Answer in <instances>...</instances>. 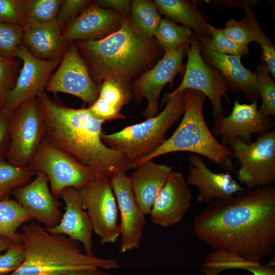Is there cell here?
Instances as JSON below:
<instances>
[{
    "instance_id": "obj_42",
    "label": "cell",
    "mask_w": 275,
    "mask_h": 275,
    "mask_svg": "<svg viewBox=\"0 0 275 275\" xmlns=\"http://www.w3.org/2000/svg\"><path fill=\"white\" fill-rule=\"evenodd\" d=\"M12 113L3 108L0 109V161L6 159L8 152Z\"/></svg>"
},
{
    "instance_id": "obj_40",
    "label": "cell",
    "mask_w": 275,
    "mask_h": 275,
    "mask_svg": "<svg viewBox=\"0 0 275 275\" xmlns=\"http://www.w3.org/2000/svg\"><path fill=\"white\" fill-rule=\"evenodd\" d=\"M25 257L21 242L15 243L5 253L0 252V275H8L22 263Z\"/></svg>"
},
{
    "instance_id": "obj_10",
    "label": "cell",
    "mask_w": 275,
    "mask_h": 275,
    "mask_svg": "<svg viewBox=\"0 0 275 275\" xmlns=\"http://www.w3.org/2000/svg\"><path fill=\"white\" fill-rule=\"evenodd\" d=\"M186 49L187 61L182 80L174 91L166 93L160 106L178 92L187 89L195 90L208 97L212 106L213 116L216 118L223 111L222 98L224 97L227 102H230L226 80L217 69L203 60L201 54V46L196 35Z\"/></svg>"
},
{
    "instance_id": "obj_6",
    "label": "cell",
    "mask_w": 275,
    "mask_h": 275,
    "mask_svg": "<svg viewBox=\"0 0 275 275\" xmlns=\"http://www.w3.org/2000/svg\"><path fill=\"white\" fill-rule=\"evenodd\" d=\"M166 103L164 108L154 117L127 126L116 132H102V141L109 148L127 155L132 161L133 168L139 161L164 143L168 129L183 115L185 107L184 91L177 93Z\"/></svg>"
},
{
    "instance_id": "obj_24",
    "label": "cell",
    "mask_w": 275,
    "mask_h": 275,
    "mask_svg": "<svg viewBox=\"0 0 275 275\" xmlns=\"http://www.w3.org/2000/svg\"><path fill=\"white\" fill-rule=\"evenodd\" d=\"M22 43L35 57L44 60L62 59L70 43L64 39L62 28L56 20L26 25Z\"/></svg>"
},
{
    "instance_id": "obj_9",
    "label": "cell",
    "mask_w": 275,
    "mask_h": 275,
    "mask_svg": "<svg viewBox=\"0 0 275 275\" xmlns=\"http://www.w3.org/2000/svg\"><path fill=\"white\" fill-rule=\"evenodd\" d=\"M239 161V181L249 189L275 182V130L258 136L254 142L236 138L229 145Z\"/></svg>"
},
{
    "instance_id": "obj_35",
    "label": "cell",
    "mask_w": 275,
    "mask_h": 275,
    "mask_svg": "<svg viewBox=\"0 0 275 275\" xmlns=\"http://www.w3.org/2000/svg\"><path fill=\"white\" fill-rule=\"evenodd\" d=\"M246 18L253 28L258 42L262 51V58L269 72L275 77V47L265 35L257 21L256 15L250 7H244Z\"/></svg>"
},
{
    "instance_id": "obj_32",
    "label": "cell",
    "mask_w": 275,
    "mask_h": 275,
    "mask_svg": "<svg viewBox=\"0 0 275 275\" xmlns=\"http://www.w3.org/2000/svg\"><path fill=\"white\" fill-rule=\"evenodd\" d=\"M62 0H22L26 25L56 20Z\"/></svg>"
},
{
    "instance_id": "obj_38",
    "label": "cell",
    "mask_w": 275,
    "mask_h": 275,
    "mask_svg": "<svg viewBox=\"0 0 275 275\" xmlns=\"http://www.w3.org/2000/svg\"><path fill=\"white\" fill-rule=\"evenodd\" d=\"M0 22L26 26L22 0H0Z\"/></svg>"
},
{
    "instance_id": "obj_18",
    "label": "cell",
    "mask_w": 275,
    "mask_h": 275,
    "mask_svg": "<svg viewBox=\"0 0 275 275\" xmlns=\"http://www.w3.org/2000/svg\"><path fill=\"white\" fill-rule=\"evenodd\" d=\"M35 176L30 183L16 187L12 195L32 219L43 224L46 229H51L62 219L59 202L49 189L47 176L41 173Z\"/></svg>"
},
{
    "instance_id": "obj_11",
    "label": "cell",
    "mask_w": 275,
    "mask_h": 275,
    "mask_svg": "<svg viewBox=\"0 0 275 275\" xmlns=\"http://www.w3.org/2000/svg\"><path fill=\"white\" fill-rule=\"evenodd\" d=\"M80 192L84 209L87 210L100 244L115 242L120 236L119 209L110 179L96 177Z\"/></svg>"
},
{
    "instance_id": "obj_44",
    "label": "cell",
    "mask_w": 275,
    "mask_h": 275,
    "mask_svg": "<svg viewBox=\"0 0 275 275\" xmlns=\"http://www.w3.org/2000/svg\"><path fill=\"white\" fill-rule=\"evenodd\" d=\"M15 243L12 240L0 235V252L7 250Z\"/></svg>"
},
{
    "instance_id": "obj_3",
    "label": "cell",
    "mask_w": 275,
    "mask_h": 275,
    "mask_svg": "<svg viewBox=\"0 0 275 275\" xmlns=\"http://www.w3.org/2000/svg\"><path fill=\"white\" fill-rule=\"evenodd\" d=\"M93 81L100 86L113 80L130 85L151 68L162 54L154 38L143 36L125 17L120 28L97 41H77L75 43Z\"/></svg>"
},
{
    "instance_id": "obj_28",
    "label": "cell",
    "mask_w": 275,
    "mask_h": 275,
    "mask_svg": "<svg viewBox=\"0 0 275 275\" xmlns=\"http://www.w3.org/2000/svg\"><path fill=\"white\" fill-rule=\"evenodd\" d=\"M130 20L145 37H154L161 20L155 3L149 0L131 1Z\"/></svg>"
},
{
    "instance_id": "obj_15",
    "label": "cell",
    "mask_w": 275,
    "mask_h": 275,
    "mask_svg": "<svg viewBox=\"0 0 275 275\" xmlns=\"http://www.w3.org/2000/svg\"><path fill=\"white\" fill-rule=\"evenodd\" d=\"M110 181L121 214L119 251L122 254L140 248L146 225V215L135 201L130 177L121 173Z\"/></svg>"
},
{
    "instance_id": "obj_37",
    "label": "cell",
    "mask_w": 275,
    "mask_h": 275,
    "mask_svg": "<svg viewBox=\"0 0 275 275\" xmlns=\"http://www.w3.org/2000/svg\"><path fill=\"white\" fill-rule=\"evenodd\" d=\"M222 33L234 42L243 46L256 41L255 32L246 18L240 21L231 19Z\"/></svg>"
},
{
    "instance_id": "obj_25",
    "label": "cell",
    "mask_w": 275,
    "mask_h": 275,
    "mask_svg": "<svg viewBox=\"0 0 275 275\" xmlns=\"http://www.w3.org/2000/svg\"><path fill=\"white\" fill-rule=\"evenodd\" d=\"M132 97L131 85L105 80L100 86L96 100L86 109L93 117L104 122L124 119L122 108Z\"/></svg>"
},
{
    "instance_id": "obj_17",
    "label": "cell",
    "mask_w": 275,
    "mask_h": 275,
    "mask_svg": "<svg viewBox=\"0 0 275 275\" xmlns=\"http://www.w3.org/2000/svg\"><path fill=\"white\" fill-rule=\"evenodd\" d=\"M125 17L116 11L101 8L92 2L62 28V34L68 43L75 40H99L119 30Z\"/></svg>"
},
{
    "instance_id": "obj_22",
    "label": "cell",
    "mask_w": 275,
    "mask_h": 275,
    "mask_svg": "<svg viewBox=\"0 0 275 275\" xmlns=\"http://www.w3.org/2000/svg\"><path fill=\"white\" fill-rule=\"evenodd\" d=\"M205 61L225 78L227 88L240 90L252 100L259 97L256 72L244 67L241 57L221 53L210 48L200 35H196Z\"/></svg>"
},
{
    "instance_id": "obj_4",
    "label": "cell",
    "mask_w": 275,
    "mask_h": 275,
    "mask_svg": "<svg viewBox=\"0 0 275 275\" xmlns=\"http://www.w3.org/2000/svg\"><path fill=\"white\" fill-rule=\"evenodd\" d=\"M18 236L25 257L8 275H112L104 270L121 267L116 259L82 253L78 242L51 233L39 223H26Z\"/></svg>"
},
{
    "instance_id": "obj_19",
    "label": "cell",
    "mask_w": 275,
    "mask_h": 275,
    "mask_svg": "<svg viewBox=\"0 0 275 275\" xmlns=\"http://www.w3.org/2000/svg\"><path fill=\"white\" fill-rule=\"evenodd\" d=\"M188 186L181 173L173 171L149 214L154 224L167 228L181 221L190 208L193 198Z\"/></svg>"
},
{
    "instance_id": "obj_27",
    "label": "cell",
    "mask_w": 275,
    "mask_h": 275,
    "mask_svg": "<svg viewBox=\"0 0 275 275\" xmlns=\"http://www.w3.org/2000/svg\"><path fill=\"white\" fill-rule=\"evenodd\" d=\"M154 2L160 14L195 31L196 35L210 37L208 23L194 2L185 0H154Z\"/></svg>"
},
{
    "instance_id": "obj_5",
    "label": "cell",
    "mask_w": 275,
    "mask_h": 275,
    "mask_svg": "<svg viewBox=\"0 0 275 275\" xmlns=\"http://www.w3.org/2000/svg\"><path fill=\"white\" fill-rule=\"evenodd\" d=\"M184 91L183 118L173 134L153 152L133 167L160 155L177 151H187L204 156L217 166L231 171L233 167L231 149L219 143L205 121L203 107L206 98L202 92L190 89Z\"/></svg>"
},
{
    "instance_id": "obj_43",
    "label": "cell",
    "mask_w": 275,
    "mask_h": 275,
    "mask_svg": "<svg viewBox=\"0 0 275 275\" xmlns=\"http://www.w3.org/2000/svg\"><path fill=\"white\" fill-rule=\"evenodd\" d=\"M95 3L101 8L116 11L125 17L130 16L131 1L98 0Z\"/></svg>"
},
{
    "instance_id": "obj_31",
    "label": "cell",
    "mask_w": 275,
    "mask_h": 275,
    "mask_svg": "<svg viewBox=\"0 0 275 275\" xmlns=\"http://www.w3.org/2000/svg\"><path fill=\"white\" fill-rule=\"evenodd\" d=\"M34 175L29 168L17 167L6 159L0 161V201L9 200L16 187L24 185Z\"/></svg>"
},
{
    "instance_id": "obj_41",
    "label": "cell",
    "mask_w": 275,
    "mask_h": 275,
    "mask_svg": "<svg viewBox=\"0 0 275 275\" xmlns=\"http://www.w3.org/2000/svg\"><path fill=\"white\" fill-rule=\"evenodd\" d=\"M89 0H64L59 9L56 20L63 28L85 10L91 3Z\"/></svg>"
},
{
    "instance_id": "obj_29",
    "label": "cell",
    "mask_w": 275,
    "mask_h": 275,
    "mask_svg": "<svg viewBox=\"0 0 275 275\" xmlns=\"http://www.w3.org/2000/svg\"><path fill=\"white\" fill-rule=\"evenodd\" d=\"M32 219L16 200L0 201V235L20 243L17 230Z\"/></svg>"
},
{
    "instance_id": "obj_39",
    "label": "cell",
    "mask_w": 275,
    "mask_h": 275,
    "mask_svg": "<svg viewBox=\"0 0 275 275\" xmlns=\"http://www.w3.org/2000/svg\"><path fill=\"white\" fill-rule=\"evenodd\" d=\"M15 59H10L0 55V109L3 108L5 95L12 89L18 70Z\"/></svg>"
},
{
    "instance_id": "obj_12",
    "label": "cell",
    "mask_w": 275,
    "mask_h": 275,
    "mask_svg": "<svg viewBox=\"0 0 275 275\" xmlns=\"http://www.w3.org/2000/svg\"><path fill=\"white\" fill-rule=\"evenodd\" d=\"M14 57L21 60L23 66L14 87L7 92L5 97L3 108L11 113L22 102L36 98L44 92L51 73L59 66L62 59H39L22 43L16 48Z\"/></svg>"
},
{
    "instance_id": "obj_21",
    "label": "cell",
    "mask_w": 275,
    "mask_h": 275,
    "mask_svg": "<svg viewBox=\"0 0 275 275\" xmlns=\"http://www.w3.org/2000/svg\"><path fill=\"white\" fill-rule=\"evenodd\" d=\"M191 168L187 175L188 185L196 186L199 190L197 201L209 204L215 199H226L236 193L245 190L227 173L211 171L198 154L189 156Z\"/></svg>"
},
{
    "instance_id": "obj_23",
    "label": "cell",
    "mask_w": 275,
    "mask_h": 275,
    "mask_svg": "<svg viewBox=\"0 0 275 275\" xmlns=\"http://www.w3.org/2000/svg\"><path fill=\"white\" fill-rule=\"evenodd\" d=\"M130 178L135 201L145 215L149 214L159 192L173 172L171 166L152 159L138 165Z\"/></svg>"
},
{
    "instance_id": "obj_2",
    "label": "cell",
    "mask_w": 275,
    "mask_h": 275,
    "mask_svg": "<svg viewBox=\"0 0 275 275\" xmlns=\"http://www.w3.org/2000/svg\"><path fill=\"white\" fill-rule=\"evenodd\" d=\"M37 99L44 121V139L90 169L97 176L109 179L132 168V161L123 153L102 141L103 121L86 108L67 107L45 92Z\"/></svg>"
},
{
    "instance_id": "obj_16",
    "label": "cell",
    "mask_w": 275,
    "mask_h": 275,
    "mask_svg": "<svg viewBox=\"0 0 275 275\" xmlns=\"http://www.w3.org/2000/svg\"><path fill=\"white\" fill-rule=\"evenodd\" d=\"M215 118L213 132L222 136L221 143L226 146L236 138L250 142L252 133L265 134L272 126L271 118L258 109L257 99L250 104L235 100L229 116L220 114Z\"/></svg>"
},
{
    "instance_id": "obj_1",
    "label": "cell",
    "mask_w": 275,
    "mask_h": 275,
    "mask_svg": "<svg viewBox=\"0 0 275 275\" xmlns=\"http://www.w3.org/2000/svg\"><path fill=\"white\" fill-rule=\"evenodd\" d=\"M193 231L213 250L261 263L275 249V187L239 191L215 199L195 217Z\"/></svg>"
},
{
    "instance_id": "obj_26",
    "label": "cell",
    "mask_w": 275,
    "mask_h": 275,
    "mask_svg": "<svg viewBox=\"0 0 275 275\" xmlns=\"http://www.w3.org/2000/svg\"><path fill=\"white\" fill-rule=\"evenodd\" d=\"M242 269L253 275H275V261L261 263L249 261L235 254L219 250H213L207 257L201 271L203 275H220L224 270Z\"/></svg>"
},
{
    "instance_id": "obj_14",
    "label": "cell",
    "mask_w": 275,
    "mask_h": 275,
    "mask_svg": "<svg viewBox=\"0 0 275 275\" xmlns=\"http://www.w3.org/2000/svg\"><path fill=\"white\" fill-rule=\"evenodd\" d=\"M187 45L164 52L156 65L136 78L131 85L137 99L145 98L147 100L143 112L146 119L158 114V99L162 90L167 84L172 83L174 77L183 70V61Z\"/></svg>"
},
{
    "instance_id": "obj_7",
    "label": "cell",
    "mask_w": 275,
    "mask_h": 275,
    "mask_svg": "<svg viewBox=\"0 0 275 275\" xmlns=\"http://www.w3.org/2000/svg\"><path fill=\"white\" fill-rule=\"evenodd\" d=\"M44 139V121L36 98L24 101L12 112L6 159L17 167H28Z\"/></svg>"
},
{
    "instance_id": "obj_13",
    "label": "cell",
    "mask_w": 275,
    "mask_h": 275,
    "mask_svg": "<svg viewBox=\"0 0 275 275\" xmlns=\"http://www.w3.org/2000/svg\"><path fill=\"white\" fill-rule=\"evenodd\" d=\"M45 90L69 94L90 105L96 100L100 86L92 79L88 67L74 42L68 45Z\"/></svg>"
},
{
    "instance_id": "obj_34",
    "label": "cell",
    "mask_w": 275,
    "mask_h": 275,
    "mask_svg": "<svg viewBox=\"0 0 275 275\" xmlns=\"http://www.w3.org/2000/svg\"><path fill=\"white\" fill-rule=\"evenodd\" d=\"M210 37L200 35L208 46L218 52L241 57L249 52L248 46L238 44L225 36L221 29L208 23Z\"/></svg>"
},
{
    "instance_id": "obj_20",
    "label": "cell",
    "mask_w": 275,
    "mask_h": 275,
    "mask_svg": "<svg viewBox=\"0 0 275 275\" xmlns=\"http://www.w3.org/2000/svg\"><path fill=\"white\" fill-rule=\"evenodd\" d=\"M60 198L65 203V212L56 226L45 229L51 233L64 235L80 242L85 254L94 256L93 226L88 212L84 209L80 190L73 187H66L61 191Z\"/></svg>"
},
{
    "instance_id": "obj_30",
    "label": "cell",
    "mask_w": 275,
    "mask_h": 275,
    "mask_svg": "<svg viewBox=\"0 0 275 275\" xmlns=\"http://www.w3.org/2000/svg\"><path fill=\"white\" fill-rule=\"evenodd\" d=\"M194 36L191 30L177 24L167 17L161 19L154 36L164 52L173 51L182 45H189Z\"/></svg>"
},
{
    "instance_id": "obj_8",
    "label": "cell",
    "mask_w": 275,
    "mask_h": 275,
    "mask_svg": "<svg viewBox=\"0 0 275 275\" xmlns=\"http://www.w3.org/2000/svg\"><path fill=\"white\" fill-rule=\"evenodd\" d=\"M28 168L35 175L41 173L47 176L56 199L60 197L64 188L73 187L80 190L97 177L90 169L45 139Z\"/></svg>"
},
{
    "instance_id": "obj_36",
    "label": "cell",
    "mask_w": 275,
    "mask_h": 275,
    "mask_svg": "<svg viewBox=\"0 0 275 275\" xmlns=\"http://www.w3.org/2000/svg\"><path fill=\"white\" fill-rule=\"evenodd\" d=\"M23 28L19 25L0 22V55L15 59L14 52L22 43Z\"/></svg>"
},
{
    "instance_id": "obj_33",
    "label": "cell",
    "mask_w": 275,
    "mask_h": 275,
    "mask_svg": "<svg viewBox=\"0 0 275 275\" xmlns=\"http://www.w3.org/2000/svg\"><path fill=\"white\" fill-rule=\"evenodd\" d=\"M264 61L258 66L256 72L258 92L262 98V104L259 109L264 116H275V82Z\"/></svg>"
}]
</instances>
